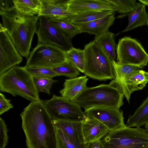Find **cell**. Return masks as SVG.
Wrapping results in <instances>:
<instances>
[{
  "label": "cell",
  "mask_w": 148,
  "mask_h": 148,
  "mask_svg": "<svg viewBox=\"0 0 148 148\" xmlns=\"http://www.w3.org/2000/svg\"><path fill=\"white\" fill-rule=\"evenodd\" d=\"M67 60L66 52L61 48L49 45H37L30 52L24 67L52 68Z\"/></svg>",
  "instance_id": "9c48e42d"
},
{
  "label": "cell",
  "mask_w": 148,
  "mask_h": 148,
  "mask_svg": "<svg viewBox=\"0 0 148 148\" xmlns=\"http://www.w3.org/2000/svg\"><path fill=\"white\" fill-rule=\"evenodd\" d=\"M146 6L141 2H137L136 8L133 12L118 16V18L126 16L128 17V24L122 32H128L138 27L147 25L148 13L146 11Z\"/></svg>",
  "instance_id": "ffe728a7"
},
{
  "label": "cell",
  "mask_w": 148,
  "mask_h": 148,
  "mask_svg": "<svg viewBox=\"0 0 148 148\" xmlns=\"http://www.w3.org/2000/svg\"><path fill=\"white\" fill-rule=\"evenodd\" d=\"M115 12L99 19L79 26L81 33L85 32L97 36L108 31L109 28L113 24Z\"/></svg>",
  "instance_id": "d6986e66"
},
{
  "label": "cell",
  "mask_w": 148,
  "mask_h": 148,
  "mask_svg": "<svg viewBox=\"0 0 148 148\" xmlns=\"http://www.w3.org/2000/svg\"><path fill=\"white\" fill-rule=\"evenodd\" d=\"M34 83L38 92L50 95V89L52 84L58 81L52 78L33 77Z\"/></svg>",
  "instance_id": "f546056e"
},
{
  "label": "cell",
  "mask_w": 148,
  "mask_h": 148,
  "mask_svg": "<svg viewBox=\"0 0 148 148\" xmlns=\"http://www.w3.org/2000/svg\"><path fill=\"white\" fill-rule=\"evenodd\" d=\"M81 131L84 144L100 140L109 131L100 122L87 117L82 122Z\"/></svg>",
  "instance_id": "2e32d148"
},
{
  "label": "cell",
  "mask_w": 148,
  "mask_h": 148,
  "mask_svg": "<svg viewBox=\"0 0 148 148\" xmlns=\"http://www.w3.org/2000/svg\"><path fill=\"white\" fill-rule=\"evenodd\" d=\"M148 83V72L140 69L121 80L113 79L109 84L118 87L130 103L131 94L142 90Z\"/></svg>",
  "instance_id": "4fadbf2b"
},
{
  "label": "cell",
  "mask_w": 148,
  "mask_h": 148,
  "mask_svg": "<svg viewBox=\"0 0 148 148\" xmlns=\"http://www.w3.org/2000/svg\"><path fill=\"white\" fill-rule=\"evenodd\" d=\"M68 0H41V7L38 16L49 18L69 19L76 14L69 9Z\"/></svg>",
  "instance_id": "5bb4252c"
},
{
  "label": "cell",
  "mask_w": 148,
  "mask_h": 148,
  "mask_svg": "<svg viewBox=\"0 0 148 148\" xmlns=\"http://www.w3.org/2000/svg\"><path fill=\"white\" fill-rule=\"evenodd\" d=\"M124 96L117 86L109 84H101L87 87L73 101L85 110L97 107L119 109L123 104Z\"/></svg>",
  "instance_id": "3957f363"
},
{
  "label": "cell",
  "mask_w": 148,
  "mask_h": 148,
  "mask_svg": "<svg viewBox=\"0 0 148 148\" xmlns=\"http://www.w3.org/2000/svg\"><path fill=\"white\" fill-rule=\"evenodd\" d=\"M115 37L114 34L108 31L95 37L93 40L100 46L111 61H115L116 57Z\"/></svg>",
  "instance_id": "44dd1931"
},
{
  "label": "cell",
  "mask_w": 148,
  "mask_h": 148,
  "mask_svg": "<svg viewBox=\"0 0 148 148\" xmlns=\"http://www.w3.org/2000/svg\"><path fill=\"white\" fill-rule=\"evenodd\" d=\"M14 8L22 15H38L41 9V0H13Z\"/></svg>",
  "instance_id": "603a6c76"
},
{
  "label": "cell",
  "mask_w": 148,
  "mask_h": 148,
  "mask_svg": "<svg viewBox=\"0 0 148 148\" xmlns=\"http://www.w3.org/2000/svg\"><path fill=\"white\" fill-rule=\"evenodd\" d=\"M100 140L102 148H148V130L126 126L109 131Z\"/></svg>",
  "instance_id": "8992f818"
},
{
  "label": "cell",
  "mask_w": 148,
  "mask_h": 148,
  "mask_svg": "<svg viewBox=\"0 0 148 148\" xmlns=\"http://www.w3.org/2000/svg\"><path fill=\"white\" fill-rule=\"evenodd\" d=\"M0 75L22 62V56L14 45L6 29L0 25Z\"/></svg>",
  "instance_id": "8fae6325"
},
{
  "label": "cell",
  "mask_w": 148,
  "mask_h": 148,
  "mask_svg": "<svg viewBox=\"0 0 148 148\" xmlns=\"http://www.w3.org/2000/svg\"><path fill=\"white\" fill-rule=\"evenodd\" d=\"M50 21L66 36L71 39L81 33L79 27L67 19L49 18Z\"/></svg>",
  "instance_id": "d4e9b609"
},
{
  "label": "cell",
  "mask_w": 148,
  "mask_h": 148,
  "mask_svg": "<svg viewBox=\"0 0 148 148\" xmlns=\"http://www.w3.org/2000/svg\"><path fill=\"white\" fill-rule=\"evenodd\" d=\"M36 33L37 45L47 44L58 47L66 52L73 47L71 39L43 16L39 17Z\"/></svg>",
  "instance_id": "30bf717a"
},
{
  "label": "cell",
  "mask_w": 148,
  "mask_h": 148,
  "mask_svg": "<svg viewBox=\"0 0 148 148\" xmlns=\"http://www.w3.org/2000/svg\"><path fill=\"white\" fill-rule=\"evenodd\" d=\"M88 78L86 75L65 79L63 88L59 92L61 96L73 101L87 87Z\"/></svg>",
  "instance_id": "ac0fdd59"
},
{
  "label": "cell",
  "mask_w": 148,
  "mask_h": 148,
  "mask_svg": "<svg viewBox=\"0 0 148 148\" xmlns=\"http://www.w3.org/2000/svg\"><path fill=\"white\" fill-rule=\"evenodd\" d=\"M10 99H6L4 95L0 93V115L3 114L13 108Z\"/></svg>",
  "instance_id": "836d02e7"
},
{
  "label": "cell",
  "mask_w": 148,
  "mask_h": 148,
  "mask_svg": "<svg viewBox=\"0 0 148 148\" xmlns=\"http://www.w3.org/2000/svg\"><path fill=\"white\" fill-rule=\"evenodd\" d=\"M14 8L13 0H0V14Z\"/></svg>",
  "instance_id": "e575fe53"
},
{
  "label": "cell",
  "mask_w": 148,
  "mask_h": 148,
  "mask_svg": "<svg viewBox=\"0 0 148 148\" xmlns=\"http://www.w3.org/2000/svg\"><path fill=\"white\" fill-rule=\"evenodd\" d=\"M56 128L58 148H77L72 141L61 130Z\"/></svg>",
  "instance_id": "1f68e13d"
},
{
  "label": "cell",
  "mask_w": 148,
  "mask_h": 148,
  "mask_svg": "<svg viewBox=\"0 0 148 148\" xmlns=\"http://www.w3.org/2000/svg\"><path fill=\"white\" fill-rule=\"evenodd\" d=\"M148 123V95L134 113L128 118L126 126L140 127Z\"/></svg>",
  "instance_id": "7402d4cb"
},
{
  "label": "cell",
  "mask_w": 148,
  "mask_h": 148,
  "mask_svg": "<svg viewBox=\"0 0 148 148\" xmlns=\"http://www.w3.org/2000/svg\"><path fill=\"white\" fill-rule=\"evenodd\" d=\"M147 25L148 26V17L147 21Z\"/></svg>",
  "instance_id": "f35d334b"
},
{
  "label": "cell",
  "mask_w": 148,
  "mask_h": 148,
  "mask_svg": "<svg viewBox=\"0 0 148 148\" xmlns=\"http://www.w3.org/2000/svg\"><path fill=\"white\" fill-rule=\"evenodd\" d=\"M83 50L85 75L100 81L114 79L111 60L97 43L91 41L85 45Z\"/></svg>",
  "instance_id": "5b68a950"
},
{
  "label": "cell",
  "mask_w": 148,
  "mask_h": 148,
  "mask_svg": "<svg viewBox=\"0 0 148 148\" xmlns=\"http://www.w3.org/2000/svg\"><path fill=\"white\" fill-rule=\"evenodd\" d=\"M24 68L33 77L53 79V77L58 76L56 73L51 68L41 67Z\"/></svg>",
  "instance_id": "4dcf8cb0"
},
{
  "label": "cell",
  "mask_w": 148,
  "mask_h": 148,
  "mask_svg": "<svg viewBox=\"0 0 148 148\" xmlns=\"http://www.w3.org/2000/svg\"><path fill=\"white\" fill-rule=\"evenodd\" d=\"M114 7L115 12L121 14L133 12L135 9L137 2L136 0H107Z\"/></svg>",
  "instance_id": "83f0119b"
},
{
  "label": "cell",
  "mask_w": 148,
  "mask_h": 148,
  "mask_svg": "<svg viewBox=\"0 0 148 148\" xmlns=\"http://www.w3.org/2000/svg\"><path fill=\"white\" fill-rule=\"evenodd\" d=\"M43 101L53 120L82 122L87 118L78 104L61 96L53 95L51 99Z\"/></svg>",
  "instance_id": "52a82bcc"
},
{
  "label": "cell",
  "mask_w": 148,
  "mask_h": 148,
  "mask_svg": "<svg viewBox=\"0 0 148 148\" xmlns=\"http://www.w3.org/2000/svg\"><path fill=\"white\" fill-rule=\"evenodd\" d=\"M110 10L93 11L76 14L69 20L79 26L83 24L99 19L115 12Z\"/></svg>",
  "instance_id": "cb8c5ba5"
},
{
  "label": "cell",
  "mask_w": 148,
  "mask_h": 148,
  "mask_svg": "<svg viewBox=\"0 0 148 148\" xmlns=\"http://www.w3.org/2000/svg\"><path fill=\"white\" fill-rule=\"evenodd\" d=\"M54 126L61 130L73 143L77 148H85L81 131L82 122L53 120Z\"/></svg>",
  "instance_id": "e0dca14e"
},
{
  "label": "cell",
  "mask_w": 148,
  "mask_h": 148,
  "mask_svg": "<svg viewBox=\"0 0 148 148\" xmlns=\"http://www.w3.org/2000/svg\"><path fill=\"white\" fill-rule=\"evenodd\" d=\"M67 60L79 72L84 73L85 65V58L83 50L73 47L66 52Z\"/></svg>",
  "instance_id": "484cf974"
},
{
  "label": "cell",
  "mask_w": 148,
  "mask_h": 148,
  "mask_svg": "<svg viewBox=\"0 0 148 148\" xmlns=\"http://www.w3.org/2000/svg\"><path fill=\"white\" fill-rule=\"evenodd\" d=\"M0 90L31 102L40 100L33 77L24 67L16 66L0 75Z\"/></svg>",
  "instance_id": "277c9868"
},
{
  "label": "cell",
  "mask_w": 148,
  "mask_h": 148,
  "mask_svg": "<svg viewBox=\"0 0 148 148\" xmlns=\"http://www.w3.org/2000/svg\"><path fill=\"white\" fill-rule=\"evenodd\" d=\"M52 69L58 76H64L70 78L76 77L79 74L78 70L68 60Z\"/></svg>",
  "instance_id": "f1b7e54d"
},
{
  "label": "cell",
  "mask_w": 148,
  "mask_h": 148,
  "mask_svg": "<svg viewBox=\"0 0 148 148\" xmlns=\"http://www.w3.org/2000/svg\"><path fill=\"white\" fill-rule=\"evenodd\" d=\"M20 116L27 148H58L56 128L43 100L31 101Z\"/></svg>",
  "instance_id": "6da1fadb"
},
{
  "label": "cell",
  "mask_w": 148,
  "mask_h": 148,
  "mask_svg": "<svg viewBox=\"0 0 148 148\" xmlns=\"http://www.w3.org/2000/svg\"><path fill=\"white\" fill-rule=\"evenodd\" d=\"M0 15L1 24L18 51L22 56L27 59L39 16L23 15L14 8Z\"/></svg>",
  "instance_id": "7a4b0ae2"
},
{
  "label": "cell",
  "mask_w": 148,
  "mask_h": 148,
  "mask_svg": "<svg viewBox=\"0 0 148 148\" xmlns=\"http://www.w3.org/2000/svg\"><path fill=\"white\" fill-rule=\"evenodd\" d=\"M67 4L69 10L75 14L100 10L115 12L114 6L107 0H68Z\"/></svg>",
  "instance_id": "9a60e30c"
},
{
  "label": "cell",
  "mask_w": 148,
  "mask_h": 148,
  "mask_svg": "<svg viewBox=\"0 0 148 148\" xmlns=\"http://www.w3.org/2000/svg\"><path fill=\"white\" fill-rule=\"evenodd\" d=\"M111 62L114 76V79L115 80L123 79L129 75L140 69L136 66L119 64L115 60H112Z\"/></svg>",
  "instance_id": "4316f807"
},
{
  "label": "cell",
  "mask_w": 148,
  "mask_h": 148,
  "mask_svg": "<svg viewBox=\"0 0 148 148\" xmlns=\"http://www.w3.org/2000/svg\"><path fill=\"white\" fill-rule=\"evenodd\" d=\"M138 1L148 6V0H139Z\"/></svg>",
  "instance_id": "8d00e7d4"
},
{
  "label": "cell",
  "mask_w": 148,
  "mask_h": 148,
  "mask_svg": "<svg viewBox=\"0 0 148 148\" xmlns=\"http://www.w3.org/2000/svg\"><path fill=\"white\" fill-rule=\"evenodd\" d=\"M117 62L135 66L140 69L147 65L148 54L135 38L125 36L118 41L116 50Z\"/></svg>",
  "instance_id": "ba28073f"
},
{
  "label": "cell",
  "mask_w": 148,
  "mask_h": 148,
  "mask_svg": "<svg viewBox=\"0 0 148 148\" xmlns=\"http://www.w3.org/2000/svg\"><path fill=\"white\" fill-rule=\"evenodd\" d=\"M88 117L96 119L105 125L109 131L125 127L123 112L119 109L105 107H94L85 110Z\"/></svg>",
  "instance_id": "7c38bea8"
},
{
  "label": "cell",
  "mask_w": 148,
  "mask_h": 148,
  "mask_svg": "<svg viewBox=\"0 0 148 148\" xmlns=\"http://www.w3.org/2000/svg\"><path fill=\"white\" fill-rule=\"evenodd\" d=\"M8 130L5 121L0 118V148H5L8 143Z\"/></svg>",
  "instance_id": "d6a6232c"
},
{
  "label": "cell",
  "mask_w": 148,
  "mask_h": 148,
  "mask_svg": "<svg viewBox=\"0 0 148 148\" xmlns=\"http://www.w3.org/2000/svg\"><path fill=\"white\" fill-rule=\"evenodd\" d=\"M85 148H102L100 140L93 141L86 144Z\"/></svg>",
  "instance_id": "d590c367"
},
{
  "label": "cell",
  "mask_w": 148,
  "mask_h": 148,
  "mask_svg": "<svg viewBox=\"0 0 148 148\" xmlns=\"http://www.w3.org/2000/svg\"><path fill=\"white\" fill-rule=\"evenodd\" d=\"M145 128L148 130V123L145 124Z\"/></svg>",
  "instance_id": "74e56055"
}]
</instances>
